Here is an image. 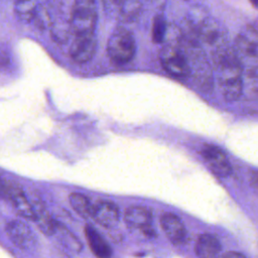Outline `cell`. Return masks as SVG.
Returning a JSON list of instances; mask_svg holds the SVG:
<instances>
[{
  "instance_id": "6da1fadb",
  "label": "cell",
  "mask_w": 258,
  "mask_h": 258,
  "mask_svg": "<svg viewBox=\"0 0 258 258\" xmlns=\"http://www.w3.org/2000/svg\"><path fill=\"white\" fill-rule=\"evenodd\" d=\"M213 60L218 72L220 91L228 102L237 101L243 93V69L234 49L225 44L214 49Z\"/></svg>"
},
{
  "instance_id": "7a4b0ae2",
  "label": "cell",
  "mask_w": 258,
  "mask_h": 258,
  "mask_svg": "<svg viewBox=\"0 0 258 258\" xmlns=\"http://www.w3.org/2000/svg\"><path fill=\"white\" fill-rule=\"evenodd\" d=\"M136 51V43L132 33L123 26H117L107 42L109 57L118 64L130 61Z\"/></svg>"
},
{
  "instance_id": "3957f363",
  "label": "cell",
  "mask_w": 258,
  "mask_h": 258,
  "mask_svg": "<svg viewBox=\"0 0 258 258\" xmlns=\"http://www.w3.org/2000/svg\"><path fill=\"white\" fill-rule=\"evenodd\" d=\"M96 0H75L71 12V27L75 35L93 33L97 25Z\"/></svg>"
},
{
  "instance_id": "277c9868",
  "label": "cell",
  "mask_w": 258,
  "mask_h": 258,
  "mask_svg": "<svg viewBox=\"0 0 258 258\" xmlns=\"http://www.w3.org/2000/svg\"><path fill=\"white\" fill-rule=\"evenodd\" d=\"M159 60L163 69L179 79L190 75L188 59L184 48L178 42H165L159 51Z\"/></svg>"
},
{
  "instance_id": "5b68a950",
  "label": "cell",
  "mask_w": 258,
  "mask_h": 258,
  "mask_svg": "<svg viewBox=\"0 0 258 258\" xmlns=\"http://www.w3.org/2000/svg\"><path fill=\"white\" fill-rule=\"evenodd\" d=\"M184 50L188 59L190 74L194 75L196 83L202 90H211L213 87V74L207 55L197 44L192 43Z\"/></svg>"
},
{
  "instance_id": "8992f818",
  "label": "cell",
  "mask_w": 258,
  "mask_h": 258,
  "mask_svg": "<svg viewBox=\"0 0 258 258\" xmlns=\"http://www.w3.org/2000/svg\"><path fill=\"white\" fill-rule=\"evenodd\" d=\"M97 50V38L95 32L76 35L70 46V55L74 61L85 63L93 58Z\"/></svg>"
},
{
  "instance_id": "52a82bcc",
  "label": "cell",
  "mask_w": 258,
  "mask_h": 258,
  "mask_svg": "<svg viewBox=\"0 0 258 258\" xmlns=\"http://www.w3.org/2000/svg\"><path fill=\"white\" fill-rule=\"evenodd\" d=\"M201 155L211 170L219 176L226 177L231 171V163L222 149L212 144H205L201 149Z\"/></svg>"
},
{
  "instance_id": "ba28073f",
  "label": "cell",
  "mask_w": 258,
  "mask_h": 258,
  "mask_svg": "<svg viewBox=\"0 0 258 258\" xmlns=\"http://www.w3.org/2000/svg\"><path fill=\"white\" fill-rule=\"evenodd\" d=\"M6 234L9 240L19 249L30 250L35 246L36 240L33 232L21 221L9 222L6 226Z\"/></svg>"
},
{
  "instance_id": "9c48e42d",
  "label": "cell",
  "mask_w": 258,
  "mask_h": 258,
  "mask_svg": "<svg viewBox=\"0 0 258 258\" xmlns=\"http://www.w3.org/2000/svg\"><path fill=\"white\" fill-rule=\"evenodd\" d=\"M160 225L168 240L174 245H180L184 242L186 231L181 220L174 214L165 213L161 216Z\"/></svg>"
},
{
  "instance_id": "30bf717a",
  "label": "cell",
  "mask_w": 258,
  "mask_h": 258,
  "mask_svg": "<svg viewBox=\"0 0 258 258\" xmlns=\"http://www.w3.org/2000/svg\"><path fill=\"white\" fill-rule=\"evenodd\" d=\"M92 218L105 228H113L119 221V210L111 202H98L93 207Z\"/></svg>"
},
{
  "instance_id": "8fae6325",
  "label": "cell",
  "mask_w": 258,
  "mask_h": 258,
  "mask_svg": "<svg viewBox=\"0 0 258 258\" xmlns=\"http://www.w3.org/2000/svg\"><path fill=\"white\" fill-rule=\"evenodd\" d=\"M125 222L130 228L140 229L145 233H149L151 229V214L150 212L138 206L130 207L126 210L124 216Z\"/></svg>"
},
{
  "instance_id": "7c38bea8",
  "label": "cell",
  "mask_w": 258,
  "mask_h": 258,
  "mask_svg": "<svg viewBox=\"0 0 258 258\" xmlns=\"http://www.w3.org/2000/svg\"><path fill=\"white\" fill-rule=\"evenodd\" d=\"M85 234L92 252L98 258H111L112 249L100 233L91 226H86Z\"/></svg>"
},
{
  "instance_id": "4fadbf2b",
  "label": "cell",
  "mask_w": 258,
  "mask_h": 258,
  "mask_svg": "<svg viewBox=\"0 0 258 258\" xmlns=\"http://www.w3.org/2000/svg\"><path fill=\"white\" fill-rule=\"evenodd\" d=\"M221 251L218 238L211 234H203L198 238L195 252L198 258H216Z\"/></svg>"
},
{
  "instance_id": "5bb4252c",
  "label": "cell",
  "mask_w": 258,
  "mask_h": 258,
  "mask_svg": "<svg viewBox=\"0 0 258 258\" xmlns=\"http://www.w3.org/2000/svg\"><path fill=\"white\" fill-rule=\"evenodd\" d=\"M34 213H35V222L37 223L38 228L40 231L45 235H53L56 232L57 224L54 222L50 214L47 212L45 207L42 205V203L38 200L33 201L32 203Z\"/></svg>"
},
{
  "instance_id": "9a60e30c",
  "label": "cell",
  "mask_w": 258,
  "mask_h": 258,
  "mask_svg": "<svg viewBox=\"0 0 258 258\" xmlns=\"http://www.w3.org/2000/svg\"><path fill=\"white\" fill-rule=\"evenodd\" d=\"M142 9L141 0H125L117 18L122 23L134 22L141 15Z\"/></svg>"
},
{
  "instance_id": "2e32d148",
  "label": "cell",
  "mask_w": 258,
  "mask_h": 258,
  "mask_svg": "<svg viewBox=\"0 0 258 258\" xmlns=\"http://www.w3.org/2000/svg\"><path fill=\"white\" fill-rule=\"evenodd\" d=\"M49 29L52 40L58 44L66 43L72 33L71 22L63 17H58L53 20Z\"/></svg>"
},
{
  "instance_id": "e0dca14e",
  "label": "cell",
  "mask_w": 258,
  "mask_h": 258,
  "mask_svg": "<svg viewBox=\"0 0 258 258\" xmlns=\"http://www.w3.org/2000/svg\"><path fill=\"white\" fill-rule=\"evenodd\" d=\"M10 202L13 204L15 210L18 212V214L23 217L26 220H35V213L32 204L29 202V200L26 198L23 189L16 192L10 200Z\"/></svg>"
},
{
  "instance_id": "ac0fdd59",
  "label": "cell",
  "mask_w": 258,
  "mask_h": 258,
  "mask_svg": "<svg viewBox=\"0 0 258 258\" xmlns=\"http://www.w3.org/2000/svg\"><path fill=\"white\" fill-rule=\"evenodd\" d=\"M72 208L83 218H90L93 214L94 205L91 204L90 200L79 192H73L69 197Z\"/></svg>"
},
{
  "instance_id": "d6986e66",
  "label": "cell",
  "mask_w": 258,
  "mask_h": 258,
  "mask_svg": "<svg viewBox=\"0 0 258 258\" xmlns=\"http://www.w3.org/2000/svg\"><path fill=\"white\" fill-rule=\"evenodd\" d=\"M37 4L34 0H14L13 8L17 18L23 22H30L34 16Z\"/></svg>"
},
{
  "instance_id": "ffe728a7",
  "label": "cell",
  "mask_w": 258,
  "mask_h": 258,
  "mask_svg": "<svg viewBox=\"0 0 258 258\" xmlns=\"http://www.w3.org/2000/svg\"><path fill=\"white\" fill-rule=\"evenodd\" d=\"M32 21L36 28L40 30H44V29L50 28L53 20L51 19L50 13L47 10V8H45L44 5L42 4H37Z\"/></svg>"
},
{
  "instance_id": "44dd1931",
  "label": "cell",
  "mask_w": 258,
  "mask_h": 258,
  "mask_svg": "<svg viewBox=\"0 0 258 258\" xmlns=\"http://www.w3.org/2000/svg\"><path fill=\"white\" fill-rule=\"evenodd\" d=\"M167 30V23L164 16L161 13L155 15L152 23V40L155 43H161L164 41Z\"/></svg>"
},
{
  "instance_id": "7402d4cb",
  "label": "cell",
  "mask_w": 258,
  "mask_h": 258,
  "mask_svg": "<svg viewBox=\"0 0 258 258\" xmlns=\"http://www.w3.org/2000/svg\"><path fill=\"white\" fill-rule=\"evenodd\" d=\"M20 189L21 186L16 182L7 180L0 176V198L10 201V199Z\"/></svg>"
},
{
  "instance_id": "603a6c76",
  "label": "cell",
  "mask_w": 258,
  "mask_h": 258,
  "mask_svg": "<svg viewBox=\"0 0 258 258\" xmlns=\"http://www.w3.org/2000/svg\"><path fill=\"white\" fill-rule=\"evenodd\" d=\"M125 0H102L105 13L108 16H118Z\"/></svg>"
},
{
  "instance_id": "cb8c5ba5",
  "label": "cell",
  "mask_w": 258,
  "mask_h": 258,
  "mask_svg": "<svg viewBox=\"0 0 258 258\" xmlns=\"http://www.w3.org/2000/svg\"><path fill=\"white\" fill-rule=\"evenodd\" d=\"M146 2L152 9H155V10L161 12L165 6L166 0H146Z\"/></svg>"
},
{
  "instance_id": "d4e9b609",
  "label": "cell",
  "mask_w": 258,
  "mask_h": 258,
  "mask_svg": "<svg viewBox=\"0 0 258 258\" xmlns=\"http://www.w3.org/2000/svg\"><path fill=\"white\" fill-rule=\"evenodd\" d=\"M249 180H250V184L253 186V188L258 191V171L257 170H253L250 172Z\"/></svg>"
},
{
  "instance_id": "484cf974",
  "label": "cell",
  "mask_w": 258,
  "mask_h": 258,
  "mask_svg": "<svg viewBox=\"0 0 258 258\" xmlns=\"http://www.w3.org/2000/svg\"><path fill=\"white\" fill-rule=\"evenodd\" d=\"M221 258H246V257L237 252H228V253L224 254Z\"/></svg>"
},
{
  "instance_id": "4316f807",
  "label": "cell",
  "mask_w": 258,
  "mask_h": 258,
  "mask_svg": "<svg viewBox=\"0 0 258 258\" xmlns=\"http://www.w3.org/2000/svg\"><path fill=\"white\" fill-rule=\"evenodd\" d=\"M250 3L252 4V6L256 9H258V0H249Z\"/></svg>"
},
{
  "instance_id": "83f0119b",
  "label": "cell",
  "mask_w": 258,
  "mask_h": 258,
  "mask_svg": "<svg viewBox=\"0 0 258 258\" xmlns=\"http://www.w3.org/2000/svg\"><path fill=\"white\" fill-rule=\"evenodd\" d=\"M251 26L258 32V19L257 20H255V22L253 23V24H251Z\"/></svg>"
}]
</instances>
